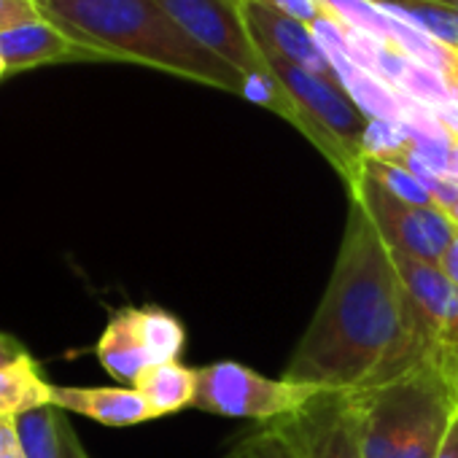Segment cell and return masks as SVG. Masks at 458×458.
Segmentation results:
<instances>
[{
	"mask_svg": "<svg viewBox=\"0 0 458 458\" xmlns=\"http://www.w3.org/2000/svg\"><path fill=\"white\" fill-rule=\"evenodd\" d=\"M439 353L442 345L410 297L391 249L351 199L329 284L284 377L327 394H361Z\"/></svg>",
	"mask_w": 458,
	"mask_h": 458,
	"instance_id": "1",
	"label": "cell"
},
{
	"mask_svg": "<svg viewBox=\"0 0 458 458\" xmlns=\"http://www.w3.org/2000/svg\"><path fill=\"white\" fill-rule=\"evenodd\" d=\"M41 9L103 49L111 63L148 65L186 81L249 98V79L191 38L159 0H38Z\"/></svg>",
	"mask_w": 458,
	"mask_h": 458,
	"instance_id": "2",
	"label": "cell"
},
{
	"mask_svg": "<svg viewBox=\"0 0 458 458\" xmlns=\"http://www.w3.org/2000/svg\"><path fill=\"white\" fill-rule=\"evenodd\" d=\"M262 55L297 108L294 127L329 159L348 189L361 173L369 116L356 106L337 79L318 76L278 55Z\"/></svg>",
	"mask_w": 458,
	"mask_h": 458,
	"instance_id": "3",
	"label": "cell"
},
{
	"mask_svg": "<svg viewBox=\"0 0 458 458\" xmlns=\"http://www.w3.org/2000/svg\"><path fill=\"white\" fill-rule=\"evenodd\" d=\"M159 4L191 38L249 79L246 100L265 106L292 127L297 124V108L251 38L241 14V0H159Z\"/></svg>",
	"mask_w": 458,
	"mask_h": 458,
	"instance_id": "4",
	"label": "cell"
},
{
	"mask_svg": "<svg viewBox=\"0 0 458 458\" xmlns=\"http://www.w3.org/2000/svg\"><path fill=\"white\" fill-rule=\"evenodd\" d=\"M318 394L316 386L292 383L281 377H265L241 361H216L197 369V394L191 407L199 412L259 420L265 426L297 415Z\"/></svg>",
	"mask_w": 458,
	"mask_h": 458,
	"instance_id": "5",
	"label": "cell"
},
{
	"mask_svg": "<svg viewBox=\"0 0 458 458\" xmlns=\"http://www.w3.org/2000/svg\"><path fill=\"white\" fill-rule=\"evenodd\" d=\"M348 197L359 202L391 251H402L426 262H439L458 229L439 205H412L386 191L364 170L348 186Z\"/></svg>",
	"mask_w": 458,
	"mask_h": 458,
	"instance_id": "6",
	"label": "cell"
},
{
	"mask_svg": "<svg viewBox=\"0 0 458 458\" xmlns=\"http://www.w3.org/2000/svg\"><path fill=\"white\" fill-rule=\"evenodd\" d=\"M278 426L292 437L302 458H367L361 410L353 394H318Z\"/></svg>",
	"mask_w": 458,
	"mask_h": 458,
	"instance_id": "7",
	"label": "cell"
},
{
	"mask_svg": "<svg viewBox=\"0 0 458 458\" xmlns=\"http://www.w3.org/2000/svg\"><path fill=\"white\" fill-rule=\"evenodd\" d=\"M111 57L55 22L49 14L0 33V63L6 71H28L55 63H108Z\"/></svg>",
	"mask_w": 458,
	"mask_h": 458,
	"instance_id": "8",
	"label": "cell"
},
{
	"mask_svg": "<svg viewBox=\"0 0 458 458\" xmlns=\"http://www.w3.org/2000/svg\"><path fill=\"white\" fill-rule=\"evenodd\" d=\"M241 14L249 25L251 38L257 41L259 52L278 55L300 68H308L318 76L340 81L332 60L327 57V52L318 44L310 25L276 12L273 6L265 4V0H241Z\"/></svg>",
	"mask_w": 458,
	"mask_h": 458,
	"instance_id": "9",
	"label": "cell"
},
{
	"mask_svg": "<svg viewBox=\"0 0 458 458\" xmlns=\"http://www.w3.org/2000/svg\"><path fill=\"white\" fill-rule=\"evenodd\" d=\"M391 257L410 297L434 329L439 345L458 353V286L447 281L437 262H426L402 251H391Z\"/></svg>",
	"mask_w": 458,
	"mask_h": 458,
	"instance_id": "10",
	"label": "cell"
},
{
	"mask_svg": "<svg viewBox=\"0 0 458 458\" xmlns=\"http://www.w3.org/2000/svg\"><path fill=\"white\" fill-rule=\"evenodd\" d=\"M52 404L111 428L154 420L148 402L132 386H55Z\"/></svg>",
	"mask_w": 458,
	"mask_h": 458,
	"instance_id": "11",
	"label": "cell"
},
{
	"mask_svg": "<svg viewBox=\"0 0 458 458\" xmlns=\"http://www.w3.org/2000/svg\"><path fill=\"white\" fill-rule=\"evenodd\" d=\"M95 353H98L100 364L106 367V372L114 380H119L122 386H135L140 372L146 367H151L148 353L135 329L132 308H122V310L111 313V318L95 345Z\"/></svg>",
	"mask_w": 458,
	"mask_h": 458,
	"instance_id": "12",
	"label": "cell"
},
{
	"mask_svg": "<svg viewBox=\"0 0 458 458\" xmlns=\"http://www.w3.org/2000/svg\"><path fill=\"white\" fill-rule=\"evenodd\" d=\"M55 383L44 377L33 353L0 367V420H20L22 415L52 404Z\"/></svg>",
	"mask_w": 458,
	"mask_h": 458,
	"instance_id": "13",
	"label": "cell"
},
{
	"mask_svg": "<svg viewBox=\"0 0 458 458\" xmlns=\"http://www.w3.org/2000/svg\"><path fill=\"white\" fill-rule=\"evenodd\" d=\"M151 407L154 418L175 415L186 407H191L197 394V369L186 367L181 361L167 364H151L140 372V377L132 386Z\"/></svg>",
	"mask_w": 458,
	"mask_h": 458,
	"instance_id": "14",
	"label": "cell"
},
{
	"mask_svg": "<svg viewBox=\"0 0 458 458\" xmlns=\"http://www.w3.org/2000/svg\"><path fill=\"white\" fill-rule=\"evenodd\" d=\"M132 316H135L138 337H140L151 364L181 361V353L186 345V329H183L181 318H175L173 313H167L165 308H157V305L132 308Z\"/></svg>",
	"mask_w": 458,
	"mask_h": 458,
	"instance_id": "15",
	"label": "cell"
},
{
	"mask_svg": "<svg viewBox=\"0 0 458 458\" xmlns=\"http://www.w3.org/2000/svg\"><path fill=\"white\" fill-rule=\"evenodd\" d=\"M63 420L65 412L55 404L38 407L17 420L20 439L28 458H65V442H63Z\"/></svg>",
	"mask_w": 458,
	"mask_h": 458,
	"instance_id": "16",
	"label": "cell"
},
{
	"mask_svg": "<svg viewBox=\"0 0 458 458\" xmlns=\"http://www.w3.org/2000/svg\"><path fill=\"white\" fill-rule=\"evenodd\" d=\"M361 170L375 178L386 191H391L394 197L404 199V202H412V205H437L434 197L428 194V189L412 175L407 173L402 165L391 162V159H377V157H364L361 162Z\"/></svg>",
	"mask_w": 458,
	"mask_h": 458,
	"instance_id": "17",
	"label": "cell"
},
{
	"mask_svg": "<svg viewBox=\"0 0 458 458\" xmlns=\"http://www.w3.org/2000/svg\"><path fill=\"white\" fill-rule=\"evenodd\" d=\"M224 458H302V455L292 442V437L278 423H270L235 442Z\"/></svg>",
	"mask_w": 458,
	"mask_h": 458,
	"instance_id": "18",
	"label": "cell"
},
{
	"mask_svg": "<svg viewBox=\"0 0 458 458\" xmlns=\"http://www.w3.org/2000/svg\"><path fill=\"white\" fill-rule=\"evenodd\" d=\"M453 415H455V410L431 418L412 437H407L388 458H437L439 447H442V439H445V431H447V423H450Z\"/></svg>",
	"mask_w": 458,
	"mask_h": 458,
	"instance_id": "19",
	"label": "cell"
},
{
	"mask_svg": "<svg viewBox=\"0 0 458 458\" xmlns=\"http://www.w3.org/2000/svg\"><path fill=\"white\" fill-rule=\"evenodd\" d=\"M267 6H273L276 12L286 14V17H294L305 25H316V22H335L340 30H345V22L343 17L335 12L332 4L327 0H265Z\"/></svg>",
	"mask_w": 458,
	"mask_h": 458,
	"instance_id": "20",
	"label": "cell"
},
{
	"mask_svg": "<svg viewBox=\"0 0 458 458\" xmlns=\"http://www.w3.org/2000/svg\"><path fill=\"white\" fill-rule=\"evenodd\" d=\"M47 17L38 0H0V33Z\"/></svg>",
	"mask_w": 458,
	"mask_h": 458,
	"instance_id": "21",
	"label": "cell"
},
{
	"mask_svg": "<svg viewBox=\"0 0 458 458\" xmlns=\"http://www.w3.org/2000/svg\"><path fill=\"white\" fill-rule=\"evenodd\" d=\"M0 458H28L17 420H0Z\"/></svg>",
	"mask_w": 458,
	"mask_h": 458,
	"instance_id": "22",
	"label": "cell"
},
{
	"mask_svg": "<svg viewBox=\"0 0 458 458\" xmlns=\"http://www.w3.org/2000/svg\"><path fill=\"white\" fill-rule=\"evenodd\" d=\"M25 353H30V351L20 337H14L9 332H0V367L9 364V361H17Z\"/></svg>",
	"mask_w": 458,
	"mask_h": 458,
	"instance_id": "23",
	"label": "cell"
},
{
	"mask_svg": "<svg viewBox=\"0 0 458 458\" xmlns=\"http://www.w3.org/2000/svg\"><path fill=\"white\" fill-rule=\"evenodd\" d=\"M439 270L447 276V281L453 284V286H458V233L453 235V241H450V246L445 249V254L439 257Z\"/></svg>",
	"mask_w": 458,
	"mask_h": 458,
	"instance_id": "24",
	"label": "cell"
},
{
	"mask_svg": "<svg viewBox=\"0 0 458 458\" xmlns=\"http://www.w3.org/2000/svg\"><path fill=\"white\" fill-rule=\"evenodd\" d=\"M63 442H65V458H89V453L84 450L79 434L73 431V426L68 420V412H65V420H63Z\"/></svg>",
	"mask_w": 458,
	"mask_h": 458,
	"instance_id": "25",
	"label": "cell"
},
{
	"mask_svg": "<svg viewBox=\"0 0 458 458\" xmlns=\"http://www.w3.org/2000/svg\"><path fill=\"white\" fill-rule=\"evenodd\" d=\"M437 458H458V410L447 423V431H445V439H442Z\"/></svg>",
	"mask_w": 458,
	"mask_h": 458,
	"instance_id": "26",
	"label": "cell"
},
{
	"mask_svg": "<svg viewBox=\"0 0 458 458\" xmlns=\"http://www.w3.org/2000/svg\"><path fill=\"white\" fill-rule=\"evenodd\" d=\"M447 175L458 183V140L450 143V162H447Z\"/></svg>",
	"mask_w": 458,
	"mask_h": 458,
	"instance_id": "27",
	"label": "cell"
},
{
	"mask_svg": "<svg viewBox=\"0 0 458 458\" xmlns=\"http://www.w3.org/2000/svg\"><path fill=\"white\" fill-rule=\"evenodd\" d=\"M375 4H380V0H375ZM386 4V0H383ZM391 4L396 6H412V4H437V6H450V0H391Z\"/></svg>",
	"mask_w": 458,
	"mask_h": 458,
	"instance_id": "28",
	"label": "cell"
},
{
	"mask_svg": "<svg viewBox=\"0 0 458 458\" xmlns=\"http://www.w3.org/2000/svg\"><path fill=\"white\" fill-rule=\"evenodd\" d=\"M445 213H447V218L453 221V226L458 229V199H455L453 205H447V208H445Z\"/></svg>",
	"mask_w": 458,
	"mask_h": 458,
	"instance_id": "29",
	"label": "cell"
},
{
	"mask_svg": "<svg viewBox=\"0 0 458 458\" xmlns=\"http://www.w3.org/2000/svg\"><path fill=\"white\" fill-rule=\"evenodd\" d=\"M6 73H9V71H6V65H4V63H0V79H4Z\"/></svg>",
	"mask_w": 458,
	"mask_h": 458,
	"instance_id": "30",
	"label": "cell"
},
{
	"mask_svg": "<svg viewBox=\"0 0 458 458\" xmlns=\"http://www.w3.org/2000/svg\"><path fill=\"white\" fill-rule=\"evenodd\" d=\"M453 9H455V12H458V0H455V6H453Z\"/></svg>",
	"mask_w": 458,
	"mask_h": 458,
	"instance_id": "31",
	"label": "cell"
},
{
	"mask_svg": "<svg viewBox=\"0 0 458 458\" xmlns=\"http://www.w3.org/2000/svg\"><path fill=\"white\" fill-rule=\"evenodd\" d=\"M450 6H455V0H450Z\"/></svg>",
	"mask_w": 458,
	"mask_h": 458,
	"instance_id": "32",
	"label": "cell"
}]
</instances>
